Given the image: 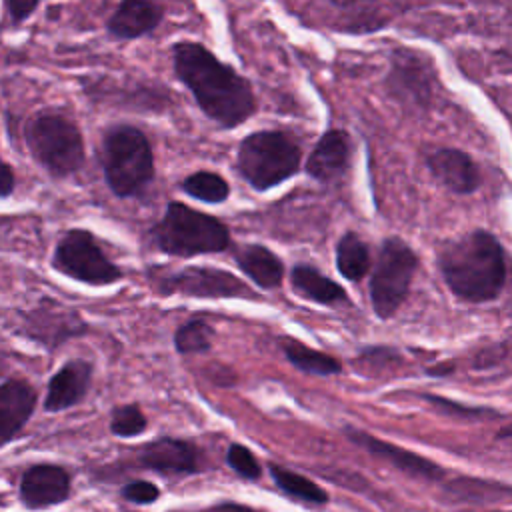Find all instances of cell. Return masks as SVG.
<instances>
[{"mask_svg":"<svg viewBox=\"0 0 512 512\" xmlns=\"http://www.w3.org/2000/svg\"><path fill=\"white\" fill-rule=\"evenodd\" d=\"M148 420L138 404L116 406L110 414V432L120 438H132L146 430Z\"/></svg>","mask_w":512,"mask_h":512,"instance_id":"obj_28","label":"cell"},{"mask_svg":"<svg viewBox=\"0 0 512 512\" xmlns=\"http://www.w3.org/2000/svg\"><path fill=\"white\" fill-rule=\"evenodd\" d=\"M16 188V176L8 162H2V176H0V196L8 198Z\"/></svg>","mask_w":512,"mask_h":512,"instance_id":"obj_33","label":"cell"},{"mask_svg":"<svg viewBox=\"0 0 512 512\" xmlns=\"http://www.w3.org/2000/svg\"><path fill=\"white\" fill-rule=\"evenodd\" d=\"M498 438H512V424L504 426V428L498 432Z\"/></svg>","mask_w":512,"mask_h":512,"instance_id":"obj_36","label":"cell"},{"mask_svg":"<svg viewBox=\"0 0 512 512\" xmlns=\"http://www.w3.org/2000/svg\"><path fill=\"white\" fill-rule=\"evenodd\" d=\"M52 266L62 276L88 286H110L124 278V270L106 256L96 236L84 228H70L58 238Z\"/></svg>","mask_w":512,"mask_h":512,"instance_id":"obj_9","label":"cell"},{"mask_svg":"<svg viewBox=\"0 0 512 512\" xmlns=\"http://www.w3.org/2000/svg\"><path fill=\"white\" fill-rule=\"evenodd\" d=\"M172 64L178 80L194 96L206 118L232 130L254 116L258 102L252 84L230 64L222 62L204 44L180 40L172 46Z\"/></svg>","mask_w":512,"mask_h":512,"instance_id":"obj_1","label":"cell"},{"mask_svg":"<svg viewBox=\"0 0 512 512\" xmlns=\"http://www.w3.org/2000/svg\"><path fill=\"white\" fill-rule=\"evenodd\" d=\"M164 18L162 6L150 0H124L106 20V30L118 40H136L150 34Z\"/></svg>","mask_w":512,"mask_h":512,"instance_id":"obj_20","label":"cell"},{"mask_svg":"<svg viewBox=\"0 0 512 512\" xmlns=\"http://www.w3.org/2000/svg\"><path fill=\"white\" fill-rule=\"evenodd\" d=\"M32 158L52 176L66 178L84 164V138L80 128L60 110L36 112L24 128Z\"/></svg>","mask_w":512,"mask_h":512,"instance_id":"obj_6","label":"cell"},{"mask_svg":"<svg viewBox=\"0 0 512 512\" xmlns=\"http://www.w3.org/2000/svg\"><path fill=\"white\" fill-rule=\"evenodd\" d=\"M402 362V356L398 354V350L390 348V346H366L360 350V354L356 356L354 364L360 368H368L366 374H376L382 368H390Z\"/></svg>","mask_w":512,"mask_h":512,"instance_id":"obj_29","label":"cell"},{"mask_svg":"<svg viewBox=\"0 0 512 512\" xmlns=\"http://www.w3.org/2000/svg\"><path fill=\"white\" fill-rule=\"evenodd\" d=\"M334 254H336V268L342 278L350 282H360L364 276H368L372 268L370 248L362 240V236L356 234L354 230H348L338 238Z\"/></svg>","mask_w":512,"mask_h":512,"instance_id":"obj_24","label":"cell"},{"mask_svg":"<svg viewBox=\"0 0 512 512\" xmlns=\"http://www.w3.org/2000/svg\"><path fill=\"white\" fill-rule=\"evenodd\" d=\"M212 340H214V326L202 316H194L186 320L176 328L172 336V342L178 354L210 352Z\"/></svg>","mask_w":512,"mask_h":512,"instance_id":"obj_26","label":"cell"},{"mask_svg":"<svg viewBox=\"0 0 512 512\" xmlns=\"http://www.w3.org/2000/svg\"><path fill=\"white\" fill-rule=\"evenodd\" d=\"M94 376V366L88 360H66L48 380L44 410L62 412L84 400Z\"/></svg>","mask_w":512,"mask_h":512,"instance_id":"obj_13","label":"cell"},{"mask_svg":"<svg viewBox=\"0 0 512 512\" xmlns=\"http://www.w3.org/2000/svg\"><path fill=\"white\" fill-rule=\"evenodd\" d=\"M180 188L192 196L198 202L204 204H222L230 196V184L224 176L212 170H196L188 174L182 182Z\"/></svg>","mask_w":512,"mask_h":512,"instance_id":"obj_25","label":"cell"},{"mask_svg":"<svg viewBox=\"0 0 512 512\" xmlns=\"http://www.w3.org/2000/svg\"><path fill=\"white\" fill-rule=\"evenodd\" d=\"M90 330L84 316L52 296H40L32 306L16 312L14 332L48 352L74 338H82Z\"/></svg>","mask_w":512,"mask_h":512,"instance_id":"obj_10","label":"cell"},{"mask_svg":"<svg viewBox=\"0 0 512 512\" xmlns=\"http://www.w3.org/2000/svg\"><path fill=\"white\" fill-rule=\"evenodd\" d=\"M270 474L274 478V482L290 496L298 498V500H306V502H312V504H324L328 500V494L318 486L314 484L312 480L296 474L294 470H288V468H282L278 464H272L270 466Z\"/></svg>","mask_w":512,"mask_h":512,"instance_id":"obj_27","label":"cell"},{"mask_svg":"<svg viewBox=\"0 0 512 512\" xmlns=\"http://www.w3.org/2000/svg\"><path fill=\"white\" fill-rule=\"evenodd\" d=\"M438 268L448 288L466 302L494 300L506 282L504 250L484 230L446 242L438 252Z\"/></svg>","mask_w":512,"mask_h":512,"instance_id":"obj_2","label":"cell"},{"mask_svg":"<svg viewBox=\"0 0 512 512\" xmlns=\"http://www.w3.org/2000/svg\"><path fill=\"white\" fill-rule=\"evenodd\" d=\"M140 462L164 474H192L200 468V452L188 440L164 436L142 446Z\"/></svg>","mask_w":512,"mask_h":512,"instance_id":"obj_18","label":"cell"},{"mask_svg":"<svg viewBox=\"0 0 512 512\" xmlns=\"http://www.w3.org/2000/svg\"><path fill=\"white\" fill-rule=\"evenodd\" d=\"M350 150L352 142L348 132L340 128H330L318 138V142L310 150L304 170L316 182H334L348 170Z\"/></svg>","mask_w":512,"mask_h":512,"instance_id":"obj_15","label":"cell"},{"mask_svg":"<svg viewBox=\"0 0 512 512\" xmlns=\"http://www.w3.org/2000/svg\"><path fill=\"white\" fill-rule=\"evenodd\" d=\"M218 512H256V510H252V508H248V506H242V504H232V502H228V504L218 506Z\"/></svg>","mask_w":512,"mask_h":512,"instance_id":"obj_34","label":"cell"},{"mask_svg":"<svg viewBox=\"0 0 512 512\" xmlns=\"http://www.w3.org/2000/svg\"><path fill=\"white\" fill-rule=\"evenodd\" d=\"M418 262V254L402 238L388 236L382 240L368 282L370 304L380 320L392 318L404 304Z\"/></svg>","mask_w":512,"mask_h":512,"instance_id":"obj_7","label":"cell"},{"mask_svg":"<svg viewBox=\"0 0 512 512\" xmlns=\"http://www.w3.org/2000/svg\"><path fill=\"white\" fill-rule=\"evenodd\" d=\"M100 162L116 198H136L154 180V152L146 134L132 124H112L102 134Z\"/></svg>","mask_w":512,"mask_h":512,"instance_id":"obj_4","label":"cell"},{"mask_svg":"<svg viewBox=\"0 0 512 512\" xmlns=\"http://www.w3.org/2000/svg\"><path fill=\"white\" fill-rule=\"evenodd\" d=\"M426 372L432 374V376H444V374H450V372H452V364H438V366L428 368Z\"/></svg>","mask_w":512,"mask_h":512,"instance_id":"obj_35","label":"cell"},{"mask_svg":"<svg viewBox=\"0 0 512 512\" xmlns=\"http://www.w3.org/2000/svg\"><path fill=\"white\" fill-rule=\"evenodd\" d=\"M302 166V150L286 130H256L244 136L236 152V170L256 192L290 180Z\"/></svg>","mask_w":512,"mask_h":512,"instance_id":"obj_5","label":"cell"},{"mask_svg":"<svg viewBox=\"0 0 512 512\" xmlns=\"http://www.w3.org/2000/svg\"><path fill=\"white\" fill-rule=\"evenodd\" d=\"M70 494V476L54 464L30 466L20 482V498L28 508H46L66 500Z\"/></svg>","mask_w":512,"mask_h":512,"instance_id":"obj_17","label":"cell"},{"mask_svg":"<svg viewBox=\"0 0 512 512\" xmlns=\"http://www.w3.org/2000/svg\"><path fill=\"white\" fill-rule=\"evenodd\" d=\"M38 394L32 384L20 376L4 378L0 386V440L8 444L30 420Z\"/></svg>","mask_w":512,"mask_h":512,"instance_id":"obj_16","label":"cell"},{"mask_svg":"<svg viewBox=\"0 0 512 512\" xmlns=\"http://www.w3.org/2000/svg\"><path fill=\"white\" fill-rule=\"evenodd\" d=\"M290 284L300 298L322 306H338L348 302L346 290L312 264H294L290 268Z\"/></svg>","mask_w":512,"mask_h":512,"instance_id":"obj_22","label":"cell"},{"mask_svg":"<svg viewBox=\"0 0 512 512\" xmlns=\"http://www.w3.org/2000/svg\"><path fill=\"white\" fill-rule=\"evenodd\" d=\"M344 434L350 442H354L356 446L364 448L366 452H370L376 458L386 460L388 464H392L394 468L416 476V478H424V480H438L442 476V468L436 466L434 462L422 458L420 454H414L406 448H400L396 444H390L386 440H380L364 430H358L354 426H346Z\"/></svg>","mask_w":512,"mask_h":512,"instance_id":"obj_14","label":"cell"},{"mask_svg":"<svg viewBox=\"0 0 512 512\" xmlns=\"http://www.w3.org/2000/svg\"><path fill=\"white\" fill-rule=\"evenodd\" d=\"M230 240V228L220 218L178 200L168 202L164 216L148 230V242L156 250L178 258L224 252Z\"/></svg>","mask_w":512,"mask_h":512,"instance_id":"obj_3","label":"cell"},{"mask_svg":"<svg viewBox=\"0 0 512 512\" xmlns=\"http://www.w3.org/2000/svg\"><path fill=\"white\" fill-rule=\"evenodd\" d=\"M122 496L128 498L130 502L148 504V502H154L158 498V488L152 482L136 480V482H130L122 488Z\"/></svg>","mask_w":512,"mask_h":512,"instance_id":"obj_31","label":"cell"},{"mask_svg":"<svg viewBox=\"0 0 512 512\" xmlns=\"http://www.w3.org/2000/svg\"><path fill=\"white\" fill-rule=\"evenodd\" d=\"M234 262L258 288L274 290L284 280V262L262 244H244L236 250Z\"/></svg>","mask_w":512,"mask_h":512,"instance_id":"obj_21","label":"cell"},{"mask_svg":"<svg viewBox=\"0 0 512 512\" xmlns=\"http://www.w3.org/2000/svg\"><path fill=\"white\" fill-rule=\"evenodd\" d=\"M432 176L454 194H470L480 184V172L474 160L456 148H438L428 156Z\"/></svg>","mask_w":512,"mask_h":512,"instance_id":"obj_19","label":"cell"},{"mask_svg":"<svg viewBox=\"0 0 512 512\" xmlns=\"http://www.w3.org/2000/svg\"><path fill=\"white\" fill-rule=\"evenodd\" d=\"M38 6H40V0H4V8L10 16L12 26L24 24Z\"/></svg>","mask_w":512,"mask_h":512,"instance_id":"obj_32","label":"cell"},{"mask_svg":"<svg viewBox=\"0 0 512 512\" xmlns=\"http://www.w3.org/2000/svg\"><path fill=\"white\" fill-rule=\"evenodd\" d=\"M278 346L284 358L300 372L314 374V376H334L342 372V362L336 356L316 350L294 336H282L278 340Z\"/></svg>","mask_w":512,"mask_h":512,"instance_id":"obj_23","label":"cell"},{"mask_svg":"<svg viewBox=\"0 0 512 512\" xmlns=\"http://www.w3.org/2000/svg\"><path fill=\"white\" fill-rule=\"evenodd\" d=\"M152 290L160 296H192V298H244L260 300V296L238 276L216 266H184L178 270H162L158 266L146 272Z\"/></svg>","mask_w":512,"mask_h":512,"instance_id":"obj_8","label":"cell"},{"mask_svg":"<svg viewBox=\"0 0 512 512\" xmlns=\"http://www.w3.org/2000/svg\"><path fill=\"white\" fill-rule=\"evenodd\" d=\"M434 68L420 52L400 46L390 54V70L384 78L388 96L410 108H426L432 98Z\"/></svg>","mask_w":512,"mask_h":512,"instance_id":"obj_11","label":"cell"},{"mask_svg":"<svg viewBox=\"0 0 512 512\" xmlns=\"http://www.w3.org/2000/svg\"><path fill=\"white\" fill-rule=\"evenodd\" d=\"M86 94L96 102H108L114 106L130 108V110H146L160 114L170 104V92L164 86H150V84H134V86H114L108 78H96L84 82Z\"/></svg>","mask_w":512,"mask_h":512,"instance_id":"obj_12","label":"cell"},{"mask_svg":"<svg viewBox=\"0 0 512 512\" xmlns=\"http://www.w3.org/2000/svg\"><path fill=\"white\" fill-rule=\"evenodd\" d=\"M226 460H228L230 468H234L242 478L256 480L262 474L258 460L244 444H230V448L226 452Z\"/></svg>","mask_w":512,"mask_h":512,"instance_id":"obj_30","label":"cell"}]
</instances>
